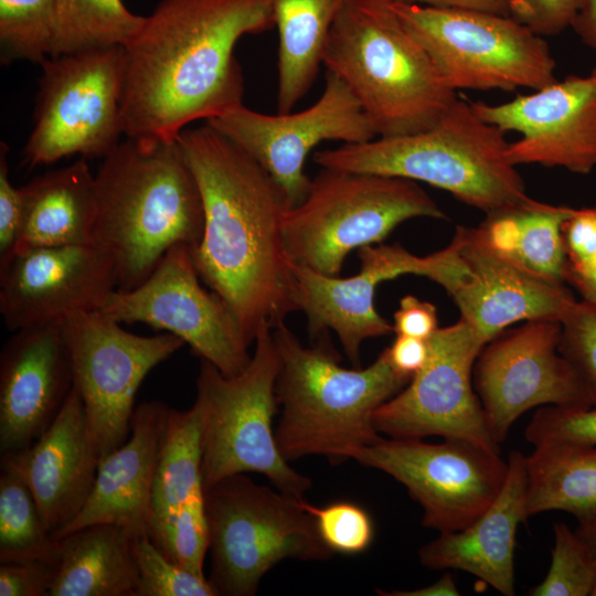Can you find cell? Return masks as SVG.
Segmentation results:
<instances>
[{"label":"cell","mask_w":596,"mask_h":596,"mask_svg":"<svg viewBox=\"0 0 596 596\" xmlns=\"http://www.w3.org/2000/svg\"><path fill=\"white\" fill-rule=\"evenodd\" d=\"M177 141L202 198L203 232L192 249L195 266L252 344L260 331L298 310L283 236L289 203L255 159L209 124L184 128Z\"/></svg>","instance_id":"6da1fadb"},{"label":"cell","mask_w":596,"mask_h":596,"mask_svg":"<svg viewBox=\"0 0 596 596\" xmlns=\"http://www.w3.org/2000/svg\"><path fill=\"white\" fill-rule=\"evenodd\" d=\"M274 26L270 0H161L124 46V136L177 140L243 104L236 43Z\"/></svg>","instance_id":"7a4b0ae2"},{"label":"cell","mask_w":596,"mask_h":596,"mask_svg":"<svg viewBox=\"0 0 596 596\" xmlns=\"http://www.w3.org/2000/svg\"><path fill=\"white\" fill-rule=\"evenodd\" d=\"M93 243L114 259L118 288L138 286L177 245L194 248L202 198L177 140L126 138L95 173Z\"/></svg>","instance_id":"3957f363"},{"label":"cell","mask_w":596,"mask_h":596,"mask_svg":"<svg viewBox=\"0 0 596 596\" xmlns=\"http://www.w3.org/2000/svg\"><path fill=\"white\" fill-rule=\"evenodd\" d=\"M279 358L275 438L289 461L310 455L354 459L381 435L375 411L411 381L392 366L386 349L365 369H345L323 338L305 347L285 322L272 329Z\"/></svg>","instance_id":"277c9868"},{"label":"cell","mask_w":596,"mask_h":596,"mask_svg":"<svg viewBox=\"0 0 596 596\" xmlns=\"http://www.w3.org/2000/svg\"><path fill=\"white\" fill-rule=\"evenodd\" d=\"M323 65L355 96L376 137L427 130L458 98L390 0H348L330 31Z\"/></svg>","instance_id":"5b68a950"},{"label":"cell","mask_w":596,"mask_h":596,"mask_svg":"<svg viewBox=\"0 0 596 596\" xmlns=\"http://www.w3.org/2000/svg\"><path fill=\"white\" fill-rule=\"evenodd\" d=\"M505 132L458 98L432 128L408 136L376 137L319 150L321 168L400 177L445 190L486 214L530 202L522 177L507 157Z\"/></svg>","instance_id":"8992f818"},{"label":"cell","mask_w":596,"mask_h":596,"mask_svg":"<svg viewBox=\"0 0 596 596\" xmlns=\"http://www.w3.org/2000/svg\"><path fill=\"white\" fill-rule=\"evenodd\" d=\"M248 365L224 375L200 359L196 398L203 490L232 475L257 472L285 494L304 499L311 480L283 457L273 430L279 358L270 329L258 333Z\"/></svg>","instance_id":"52a82bcc"},{"label":"cell","mask_w":596,"mask_h":596,"mask_svg":"<svg viewBox=\"0 0 596 596\" xmlns=\"http://www.w3.org/2000/svg\"><path fill=\"white\" fill-rule=\"evenodd\" d=\"M414 217H447L416 181L321 168L306 198L286 210L283 236L292 264L338 276L350 252Z\"/></svg>","instance_id":"ba28073f"},{"label":"cell","mask_w":596,"mask_h":596,"mask_svg":"<svg viewBox=\"0 0 596 596\" xmlns=\"http://www.w3.org/2000/svg\"><path fill=\"white\" fill-rule=\"evenodd\" d=\"M211 571L216 596H252L262 577L285 558L322 561L323 543L301 501L259 486L244 473L203 490Z\"/></svg>","instance_id":"9c48e42d"},{"label":"cell","mask_w":596,"mask_h":596,"mask_svg":"<svg viewBox=\"0 0 596 596\" xmlns=\"http://www.w3.org/2000/svg\"><path fill=\"white\" fill-rule=\"evenodd\" d=\"M390 4L456 92L534 91L556 81L547 42L509 15L391 0Z\"/></svg>","instance_id":"30bf717a"},{"label":"cell","mask_w":596,"mask_h":596,"mask_svg":"<svg viewBox=\"0 0 596 596\" xmlns=\"http://www.w3.org/2000/svg\"><path fill=\"white\" fill-rule=\"evenodd\" d=\"M33 129L23 149L30 168L73 155L104 158L121 140L124 47L47 57Z\"/></svg>","instance_id":"8fae6325"},{"label":"cell","mask_w":596,"mask_h":596,"mask_svg":"<svg viewBox=\"0 0 596 596\" xmlns=\"http://www.w3.org/2000/svg\"><path fill=\"white\" fill-rule=\"evenodd\" d=\"M58 324L99 461L128 439L147 374L185 343L168 332L135 334L99 310L74 313Z\"/></svg>","instance_id":"7c38bea8"},{"label":"cell","mask_w":596,"mask_h":596,"mask_svg":"<svg viewBox=\"0 0 596 596\" xmlns=\"http://www.w3.org/2000/svg\"><path fill=\"white\" fill-rule=\"evenodd\" d=\"M192 247L177 245L138 286L116 289L99 311L120 323H145L180 338L224 375L249 363L251 343L228 305L201 284Z\"/></svg>","instance_id":"4fadbf2b"},{"label":"cell","mask_w":596,"mask_h":596,"mask_svg":"<svg viewBox=\"0 0 596 596\" xmlns=\"http://www.w3.org/2000/svg\"><path fill=\"white\" fill-rule=\"evenodd\" d=\"M354 460L401 482L423 509V525L458 531L482 514L500 493L508 461L480 445L444 439L383 438L362 448Z\"/></svg>","instance_id":"5bb4252c"},{"label":"cell","mask_w":596,"mask_h":596,"mask_svg":"<svg viewBox=\"0 0 596 596\" xmlns=\"http://www.w3.org/2000/svg\"><path fill=\"white\" fill-rule=\"evenodd\" d=\"M485 344L461 318L438 328L428 340L425 366L375 411V429L392 438L461 439L499 453L472 381Z\"/></svg>","instance_id":"9a60e30c"},{"label":"cell","mask_w":596,"mask_h":596,"mask_svg":"<svg viewBox=\"0 0 596 596\" xmlns=\"http://www.w3.org/2000/svg\"><path fill=\"white\" fill-rule=\"evenodd\" d=\"M561 322L529 320L488 341L472 370L473 387L493 439L533 407L589 408V395L558 351Z\"/></svg>","instance_id":"2e32d148"},{"label":"cell","mask_w":596,"mask_h":596,"mask_svg":"<svg viewBox=\"0 0 596 596\" xmlns=\"http://www.w3.org/2000/svg\"><path fill=\"white\" fill-rule=\"evenodd\" d=\"M206 124L255 159L283 190L289 206L307 195L311 179L305 163L322 141L365 142L376 135L349 87L326 71L324 88L308 108L268 115L241 104Z\"/></svg>","instance_id":"e0dca14e"},{"label":"cell","mask_w":596,"mask_h":596,"mask_svg":"<svg viewBox=\"0 0 596 596\" xmlns=\"http://www.w3.org/2000/svg\"><path fill=\"white\" fill-rule=\"evenodd\" d=\"M117 288L115 262L95 243L24 249L0 263V313L10 331L100 310Z\"/></svg>","instance_id":"ac0fdd59"},{"label":"cell","mask_w":596,"mask_h":596,"mask_svg":"<svg viewBox=\"0 0 596 596\" xmlns=\"http://www.w3.org/2000/svg\"><path fill=\"white\" fill-rule=\"evenodd\" d=\"M470 104L482 120L522 136L508 145L512 164L560 167L578 174L596 168V68L499 105Z\"/></svg>","instance_id":"d6986e66"},{"label":"cell","mask_w":596,"mask_h":596,"mask_svg":"<svg viewBox=\"0 0 596 596\" xmlns=\"http://www.w3.org/2000/svg\"><path fill=\"white\" fill-rule=\"evenodd\" d=\"M72 389L60 324L12 331L0 353V453L25 449L40 438Z\"/></svg>","instance_id":"ffe728a7"},{"label":"cell","mask_w":596,"mask_h":596,"mask_svg":"<svg viewBox=\"0 0 596 596\" xmlns=\"http://www.w3.org/2000/svg\"><path fill=\"white\" fill-rule=\"evenodd\" d=\"M454 236L467 274L449 295L460 318L486 343L519 321H561L576 300L565 285L536 277L489 251L473 227L457 226Z\"/></svg>","instance_id":"44dd1931"},{"label":"cell","mask_w":596,"mask_h":596,"mask_svg":"<svg viewBox=\"0 0 596 596\" xmlns=\"http://www.w3.org/2000/svg\"><path fill=\"white\" fill-rule=\"evenodd\" d=\"M98 462L84 405L73 386L43 435L25 449L1 454L0 466L13 470L25 482L53 536L84 507Z\"/></svg>","instance_id":"7402d4cb"},{"label":"cell","mask_w":596,"mask_h":596,"mask_svg":"<svg viewBox=\"0 0 596 596\" xmlns=\"http://www.w3.org/2000/svg\"><path fill=\"white\" fill-rule=\"evenodd\" d=\"M169 406L160 401L136 406L128 439L99 460L92 492L78 514L52 538L110 523L132 538L148 534L152 523V486L160 439Z\"/></svg>","instance_id":"603a6c76"},{"label":"cell","mask_w":596,"mask_h":596,"mask_svg":"<svg viewBox=\"0 0 596 596\" xmlns=\"http://www.w3.org/2000/svg\"><path fill=\"white\" fill-rule=\"evenodd\" d=\"M526 457L509 455L503 487L490 507L466 528L440 533L418 557L432 570H460L504 596L514 595L515 533L526 514Z\"/></svg>","instance_id":"cb8c5ba5"},{"label":"cell","mask_w":596,"mask_h":596,"mask_svg":"<svg viewBox=\"0 0 596 596\" xmlns=\"http://www.w3.org/2000/svg\"><path fill=\"white\" fill-rule=\"evenodd\" d=\"M292 272L297 308L306 315L310 338L318 340L332 330L355 368L364 340L394 332L393 323L375 309L374 292L383 280L373 270L360 267L356 275L340 278L292 264Z\"/></svg>","instance_id":"d4e9b609"},{"label":"cell","mask_w":596,"mask_h":596,"mask_svg":"<svg viewBox=\"0 0 596 596\" xmlns=\"http://www.w3.org/2000/svg\"><path fill=\"white\" fill-rule=\"evenodd\" d=\"M20 189L22 221L11 254L93 243L96 184L85 158L38 175Z\"/></svg>","instance_id":"484cf974"},{"label":"cell","mask_w":596,"mask_h":596,"mask_svg":"<svg viewBox=\"0 0 596 596\" xmlns=\"http://www.w3.org/2000/svg\"><path fill=\"white\" fill-rule=\"evenodd\" d=\"M134 538L121 526L94 524L60 539L50 596H136Z\"/></svg>","instance_id":"4316f807"},{"label":"cell","mask_w":596,"mask_h":596,"mask_svg":"<svg viewBox=\"0 0 596 596\" xmlns=\"http://www.w3.org/2000/svg\"><path fill=\"white\" fill-rule=\"evenodd\" d=\"M574 207L536 200L486 214L473 227L478 240L492 253L547 281L565 285L566 254L563 225Z\"/></svg>","instance_id":"83f0119b"},{"label":"cell","mask_w":596,"mask_h":596,"mask_svg":"<svg viewBox=\"0 0 596 596\" xmlns=\"http://www.w3.org/2000/svg\"><path fill=\"white\" fill-rule=\"evenodd\" d=\"M348 0H270L278 32L276 105L289 113L315 83L330 31Z\"/></svg>","instance_id":"f1b7e54d"},{"label":"cell","mask_w":596,"mask_h":596,"mask_svg":"<svg viewBox=\"0 0 596 596\" xmlns=\"http://www.w3.org/2000/svg\"><path fill=\"white\" fill-rule=\"evenodd\" d=\"M525 461L528 518L552 510L578 522L596 517V445L545 441Z\"/></svg>","instance_id":"f546056e"},{"label":"cell","mask_w":596,"mask_h":596,"mask_svg":"<svg viewBox=\"0 0 596 596\" xmlns=\"http://www.w3.org/2000/svg\"><path fill=\"white\" fill-rule=\"evenodd\" d=\"M203 492L202 432L198 408L169 407L152 486L150 538L163 552L181 505Z\"/></svg>","instance_id":"4dcf8cb0"},{"label":"cell","mask_w":596,"mask_h":596,"mask_svg":"<svg viewBox=\"0 0 596 596\" xmlns=\"http://www.w3.org/2000/svg\"><path fill=\"white\" fill-rule=\"evenodd\" d=\"M145 19L130 12L123 0H54L50 57L124 47Z\"/></svg>","instance_id":"1f68e13d"},{"label":"cell","mask_w":596,"mask_h":596,"mask_svg":"<svg viewBox=\"0 0 596 596\" xmlns=\"http://www.w3.org/2000/svg\"><path fill=\"white\" fill-rule=\"evenodd\" d=\"M0 467V563L56 564L60 542L47 530L33 494L17 472Z\"/></svg>","instance_id":"d6a6232c"},{"label":"cell","mask_w":596,"mask_h":596,"mask_svg":"<svg viewBox=\"0 0 596 596\" xmlns=\"http://www.w3.org/2000/svg\"><path fill=\"white\" fill-rule=\"evenodd\" d=\"M54 34V0H0L2 63L50 57Z\"/></svg>","instance_id":"836d02e7"},{"label":"cell","mask_w":596,"mask_h":596,"mask_svg":"<svg viewBox=\"0 0 596 596\" xmlns=\"http://www.w3.org/2000/svg\"><path fill=\"white\" fill-rule=\"evenodd\" d=\"M596 561L567 524H554L552 561L545 578L529 590L531 596H590Z\"/></svg>","instance_id":"e575fe53"},{"label":"cell","mask_w":596,"mask_h":596,"mask_svg":"<svg viewBox=\"0 0 596 596\" xmlns=\"http://www.w3.org/2000/svg\"><path fill=\"white\" fill-rule=\"evenodd\" d=\"M138 581L136 596H216L205 576L168 558L148 534L132 540Z\"/></svg>","instance_id":"d590c367"},{"label":"cell","mask_w":596,"mask_h":596,"mask_svg":"<svg viewBox=\"0 0 596 596\" xmlns=\"http://www.w3.org/2000/svg\"><path fill=\"white\" fill-rule=\"evenodd\" d=\"M560 322L558 351L577 373L596 408V307L575 300Z\"/></svg>","instance_id":"8d00e7d4"},{"label":"cell","mask_w":596,"mask_h":596,"mask_svg":"<svg viewBox=\"0 0 596 596\" xmlns=\"http://www.w3.org/2000/svg\"><path fill=\"white\" fill-rule=\"evenodd\" d=\"M317 524L323 543L334 553L356 554L364 551L373 539L370 515L351 502H334L323 508L301 501Z\"/></svg>","instance_id":"74e56055"},{"label":"cell","mask_w":596,"mask_h":596,"mask_svg":"<svg viewBox=\"0 0 596 596\" xmlns=\"http://www.w3.org/2000/svg\"><path fill=\"white\" fill-rule=\"evenodd\" d=\"M209 544V528L201 492L189 498L179 509L163 554L182 568L204 576L203 563Z\"/></svg>","instance_id":"f35d334b"},{"label":"cell","mask_w":596,"mask_h":596,"mask_svg":"<svg viewBox=\"0 0 596 596\" xmlns=\"http://www.w3.org/2000/svg\"><path fill=\"white\" fill-rule=\"evenodd\" d=\"M524 436L534 446L552 440L596 445V408L541 406L526 426Z\"/></svg>","instance_id":"ab89813d"},{"label":"cell","mask_w":596,"mask_h":596,"mask_svg":"<svg viewBox=\"0 0 596 596\" xmlns=\"http://www.w3.org/2000/svg\"><path fill=\"white\" fill-rule=\"evenodd\" d=\"M586 0H511L510 17L541 36L571 28Z\"/></svg>","instance_id":"60d3db41"},{"label":"cell","mask_w":596,"mask_h":596,"mask_svg":"<svg viewBox=\"0 0 596 596\" xmlns=\"http://www.w3.org/2000/svg\"><path fill=\"white\" fill-rule=\"evenodd\" d=\"M55 574L46 561L0 563V596H50Z\"/></svg>","instance_id":"b9f144b4"},{"label":"cell","mask_w":596,"mask_h":596,"mask_svg":"<svg viewBox=\"0 0 596 596\" xmlns=\"http://www.w3.org/2000/svg\"><path fill=\"white\" fill-rule=\"evenodd\" d=\"M21 189L9 179L8 146H0V263L12 253L22 221Z\"/></svg>","instance_id":"7bdbcfd3"},{"label":"cell","mask_w":596,"mask_h":596,"mask_svg":"<svg viewBox=\"0 0 596 596\" xmlns=\"http://www.w3.org/2000/svg\"><path fill=\"white\" fill-rule=\"evenodd\" d=\"M393 319V328L396 334L422 340H429L439 328L436 307L428 301L419 300L413 295L401 298Z\"/></svg>","instance_id":"ee69618b"},{"label":"cell","mask_w":596,"mask_h":596,"mask_svg":"<svg viewBox=\"0 0 596 596\" xmlns=\"http://www.w3.org/2000/svg\"><path fill=\"white\" fill-rule=\"evenodd\" d=\"M565 281L582 300L596 307V233L590 243L566 263Z\"/></svg>","instance_id":"f6af8a7d"},{"label":"cell","mask_w":596,"mask_h":596,"mask_svg":"<svg viewBox=\"0 0 596 596\" xmlns=\"http://www.w3.org/2000/svg\"><path fill=\"white\" fill-rule=\"evenodd\" d=\"M386 352L395 371L412 380L428 360V340L396 334L392 345L386 348Z\"/></svg>","instance_id":"bcb514c9"},{"label":"cell","mask_w":596,"mask_h":596,"mask_svg":"<svg viewBox=\"0 0 596 596\" xmlns=\"http://www.w3.org/2000/svg\"><path fill=\"white\" fill-rule=\"evenodd\" d=\"M409 4L490 12L510 17L511 0H391Z\"/></svg>","instance_id":"7dc6e473"},{"label":"cell","mask_w":596,"mask_h":596,"mask_svg":"<svg viewBox=\"0 0 596 596\" xmlns=\"http://www.w3.org/2000/svg\"><path fill=\"white\" fill-rule=\"evenodd\" d=\"M571 28L581 41L596 52V0H586Z\"/></svg>","instance_id":"c3c4849f"},{"label":"cell","mask_w":596,"mask_h":596,"mask_svg":"<svg viewBox=\"0 0 596 596\" xmlns=\"http://www.w3.org/2000/svg\"><path fill=\"white\" fill-rule=\"evenodd\" d=\"M383 596H457L459 590L450 573H446L435 583L413 590H376Z\"/></svg>","instance_id":"681fc988"},{"label":"cell","mask_w":596,"mask_h":596,"mask_svg":"<svg viewBox=\"0 0 596 596\" xmlns=\"http://www.w3.org/2000/svg\"><path fill=\"white\" fill-rule=\"evenodd\" d=\"M574 531L596 561V517L578 522Z\"/></svg>","instance_id":"f907efd6"},{"label":"cell","mask_w":596,"mask_h":596,"mask_svg":"<svg viewBox=\"0 0 596 596\" xmlns=\"http://www.w3.org/2000/svg\"><path fill=\"white\" fill-rule=\"evenodd\" d=\"M590 596H596V582L594 584L593 590L590 593Z\"/></svg>","instance_id":"816d5d0a"}]
</instances>
